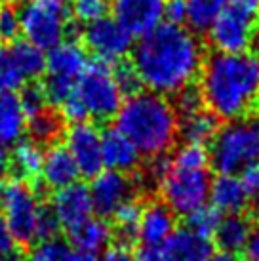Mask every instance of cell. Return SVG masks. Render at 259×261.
Instances as JSON below:
<instances>
[{
  "instance_id": "obj_1",
  "label": "cell",
  "mask_w": 259,
  "mask_h": 261,
  "mask_svg": "<svg viewBox=\"0 0 259 261\" xmlns=\"http://www.w3.org/2000/svg\"><path fill=\"white\" fill-rule=\"evenodd\" d=\"M204 59V44L185 25L160 23L132 48V65L141 86L160 95H175L191 86Z\"/></svg>"
},
{
  "instance_id": "obj_2",
  "label": "cell",
  "mask_w": 259,
  "mask_h": 261,
  "mask_svg": "<svg viewBox=\"0 0 259 261\" xmlns=\"http://www.w3.org/2000/svg\"><path fill=\"white\" fill-rule=\"evenodd\" d=\"M204 105L219 120L253 115L259 105V61L252 54H212L198 74Z\"/></svg>"
},
{
  "instance_id": "obj_3",
  "label": "cell",
  "mask_w": 259,
  "mask_h": 261,
  "mask_svg": "<svg viewBox=\"0 0 259 261\" xmlns=\"http://www.w3.org/2000/svg\"><path fill=\"white\" fill-rule=\"evenodd\" d=\"M115 128L145 156L168 154L179 138V118L166 95L136 92L122 101L115 115Z\"/></svg>"
},
{
  "instance_id": "obj_4",
  "label": "cell",
  "mask_w": 259,
  "mask_h": 261,
  "mask_svg": "<svg viewBox=\"0 0 259 261\" xmlns=\"http://www.w3.org/2000/svg\"><path fill=\"white\" fill-rule=\"evenodd\" d=\"M210 164L217 174H240L259 160V116L248 115L219 126L210 143Z\"/></svg>"
},
{
  "instance_id": "obj_5",
  "label": "cell",
  "mask_w": 259,
  "mask_h": 261,
  "mask_svg": "<svg viewBox=\"0 0 259 261\" xmlns=\"http://www.w3.org/2000/svg\"><path fill=\"white\" fill-rule=\"evenodd\" d=\"M21 35L42 51L71 37L74 27L71 0H25L19 8Z\"/></svg>"
},
{
  "instance_id": "obj_6",
  "label": "cell",
  "mask_w": 259,
  "mask_h": 261,
  "mask_svg": "<svg viewBox=\"0 0 259 261\" xmlns=\"http://www.w3.org/2000/svg\"><path fill=\"white\" fill-rule=\"evenodd\" d=\"M74 97L79 99L88 118L95 122H107L115 118L124 101V94L113 76V67L103 61H90L74 86Z\"/></svg>"
},
{
  "instance_id": "obj_7",
  "label": "cell",
  "mask_w": 259,
  "mask_h": 261,
  "mask_svg": "<svg viewBox=\"0 0 259 261\" xmlns=\"http://www.w3.org/2000/svg\"><path fill=\"white\" fill-rule=\"evenodd\" d=\"M88 63L90 59H88L86 48L71 38L48 50L42 88L50 105L61 107L65 99L71 97L76 80L84 73Z\"/></svg>"
},
{
  "instance_id": "obj_8",
  "label": "cell",
  "mask_w": 259,
  "mask_h": 261,
  "mask_svg": "<svg viewBox=\"0 0 259 261\" xmlns=\"http://www.w3.org/2000/svg\"><path fill=\"white\" fill-rule=\"evenodd\" d=\"M42 200L29 181L12 177L0 185V214L6 219L15 244L31 246L36 242V218Z\"/></svg>"
},
{
  "instance_id": "obj_9",
  "label": "cell",
  "mask_w": 259,
  "mask_h": 261,
  "mask_svg": "<svg viewBox=\"0 0 259 261\" xmlns=\"http://www.w3.org/2000/svg\"><path fill=\"white\" fill-rule=\"evenodd\" d=\"M210 183H212V177H210L208 168L187 170V168H175L170 164V170L162 177L157 191L162 196V202L175 216L187 218L191 212L208 204Z\"/></svg>"
},
{
  "instance_id": "obj_10",
  "label": "cell",
  "mask_w": 259,
  "mask_h": 261,
  "mask_svg": "<svg viewBox=\"0 0 259 261\" xmlns=\"http://www.w3.org/2000/svg\"><path fill=\"white\" fill-rule=\"evenodd\" d=\"M44 69L46 51L25 38L0 46V94H17L25 84L42 76Z\"/></svg>"
},
{
  "instance_id": "obj_11",
  "label": "cell",
  "mask_w": 259,
  "mask_h": 261,
  "mask_svg": "<svg viewBox=\"0 0 259 261\" xmlns=\"http://www.w3.org/2000/svg\"><path fill=\"white\" fill-rule=\"evenodd\" d=\"M82 46L97 61L113 65L126 59L134 48V37L116 21L113 15H103L90 21L82 29Z\"/></svg>"
},
{
  "instance_id": "obj_12",
  "label": "cell",
  "mask_w": 259,
  "mask_h": 261,
  "mask_svg": "<svg viewBox=\"0 0 259 261\" xmlns=\"http://www.w3.org/2000/svg\"><path fill=\"white\" fill-rule=\"evenodd\" d=\"M255 33V19L227 6L208 29V42L219 54H242L250 48Z\"/></svg>"
},
{
  "instance_id": "obj_13",
  "label": "cell",
  "mask_w": 259,
  "mask_h": 261,
  "mask_svg": "<svg viewBox=\"0 0 259 261\" xmlns=\"http://www.w3.org/2000/svg\"><path fill=\"white\" fill-rule=\"evenodd\" d=\"M65 147L71 152L80 175L92 179L103 170L101 132L94 122L82 120L71 124V128L65 132Z\"/></svg>"
},
{
  "instance_id": "obj_14",
  "label": "cell",
  "mask_w": 259,
  "mask_h": 261,
  "mask_svg": "<svg viewBox=\"0 0 259 261\" xmlns=\"http://www.w3.org/2000/svg\"><path fill=\"white\" fill-rule=\"evenodd\" d=\"M92 206L97 218L109 219L122 208L124 204L134 198V185L132 179L122 172L107 170L103 168L99 174L92 177V183L88 185Z\"/></svg>"
},
{
  "instance_id": "obj_15",
  "label": "cell",
  "mask_w": 259,
  "mask_h": 261,
  "mask_svg": "<svg viewBox=\"0 0 259 261\" xmlns=\"http://www.w3.org/2000/svg\"><path fill=\"white\" fill-rule=\"evenodd\" d=\"M166 0H111V14L132 37H143L164 21Z\"/></svg>"
},
{
  "instance_id": "obj_16",
  "label": "cell",
  "mask_w": 259,
  "mask_h": 261,
  "mask_svg": "<svg viewBox=\"0 0 259 261\" xmlns=\"http://www.w3.org/2000/svg\"><path fill=\"white\" fill-rule=\"evenodd\" d=\"M50 208L56 214L61 229H71L80 221L94 216L90 189L84 183H71L63 189L54 191L50 200Z\"/></svg>"
},
{
  "instance_id": "obj_17",
  "label": "cell",
  "mask_w": 259,
  "mask_h": 261,
  "mask_svg": "<svg viewBox=\"0 0 259 261\" xmlns=\"http://www.w3.org/2000/svg\"><path fill=\"white\" fill-rule=\"evenodd\" d=\"M175 214H173L162 200L141 206V216L137 225V242H141L143 248H154L159 250L164 240L175 231Z\"/></svg>"
},
{
  "instance_id": "obj_18",
  "label": "cell",
  "mask_w": 259,
  "mask_h": 261,
  "mask_svg": "<svg viewBox=\"0 0 259 261\" xmlns=\"http://www.w3.org/2000/svg\"><path fill=\"white\" fill-rule=\"evenodd\" d=\"M160 255L164 261H208L214 254V244L187 227L175 229L160 246Z\"/></svg>"
},
{
  "instance_id": "obj_19",
  "label": "cell",
  "mask_w": 259,
  "mask_h": 261,
  "mask_svg": "<svg viewBox=\"0 0 259 261\" xmlns=\"http://www.w3.org/2000/svg\"><path fill=\"white\" fill-rule=\"evenodd\" d=\"M101 152H103V168L107 170L130 174L141 164V152L116 128L101 132Z\"/></svg>"
},
{
  "instance_id": "obj_20",
  "label": "cell",
  "mask_w": 259,
  "mask_h": 261,
  "mask_svg": "<svg viewBox=\"0 0 259 261\" xmlns=\"http://www.w3.org/2000/svg\"><path fill=\"white\" fill-rule=\"evenodd\" d=\"M38 175L42 179L44 187L58 191V189H63L71 183L79 181L80 172L72 160L71 152L67 151V147L51 143L48 145V149H44L42 168H40Z\"/></svg>"
},
{
  "instance_id": "obj_21",
  "label": "cell",
  "mask_w": 259,
  "mask_h": 261,
  "mask_svg": "<svg viewBox=\"0 0 259 261\" xmlns=\"http://www.w3.org/2000/svg\"><path fill=\"white\" fill-rule=\"evenodd\" d=\"M67 232L69 244L74 248V252L82 254L95 255L113 244V227L107 223V219L97 216H90L79 225L67 229Z\"/></svg>"
},
{
  "instance_id": "obj_22",
  "label": "cell",
  "mask_w": 259,
  "mask_h": 261,
  "mask_svg": "<svg viewBox=\"0 0 259 261\" xmlns=\"http://www.w3.org/2000/svg\"><path fill=\"white\" fill-rule=\"evenodd\" d=\"M208 200L221 216L242 214L250 204V198L246 195L238 175L232 174H219L216 179H212Z\"/></svg>"
},
{
  "instance_id": "obj_23",
  "label": "cell",
  "mask_w": 259,
  "mask_h": 261,
  "mask_svg": "<svg viewBox=\"0 0 259 261\" xmlns=\"http://www.w3.org/2000/svg\"><path fill=\"white\" fill-rule=\"evenodd\" d=\"M27 134V115L17 94H0V147H14Z\"/></svg>"
},
{
  "instance_id": "obj_24",
  "label": "cell",
  "mask_w": 259,
  "mask_h": 261,
  "mask_svg": "<svg viewBox=\"0 0 259 261\" xmlns=\"http://www.w3.org/2000/svg\"><path fill=\"white\" fill-rule=\"evenodd\" d=\"M252 221L244 214H227L221 216L219 225L212 239L216 240V246L225 252L238 254L246 250V244L252 234Z\"/></svg>"
},
{
  "instance_id": "obj_25",
  "label": "cell",
  "mask_w": 259,
  "mask_h": 261,
  "mask_svg": "<svg viewBox=\"0 0 259 261\" xmlns=\"http://www.w3.org/2000/svg\"><path fill=\"white\" fill-rule=\"evenodd\" d=\"M217 130H219V118L214 113H210L206 107L198 113L179 118V136L185 143L206 147L212 143Z\"/></svg>"
},
{
  "instance_id": "obj_26",
  "label": "cell",
  "mask_w": 259,
  "mask_h": 261,
  "mask_svg": "<svg viewBox=\"0 0 259 261\" xmlns=\"http://www.w3.org/2000/svg\"><path fill=\"white\" fill-rule=\"evenodd\" d=\"M10 168L14 170L15 177L29 181L40 174L44 160V147L33 139H21L17 145L12 147V154H8Z\"/></svg>"
},
{
  "instance_id": "obj_27",
  "label": "cell",
  "mask_w": 259,
  "mask_h": 261,
  "mask_svg": "<svg viewBox=\"0 0 259 261\" xmlns=\"http://www.w3.org/2000/svg\"><path fill=\"white\" fill-rule=\"evenodd\" d=\"M229 6V0H185V23L193 33H208Z\"/></svg>"
},
{
  "instance_id": "obj_28",
  "label": "cell",
  "mask_w": 259,
  "mask_h": 261,
  "mask_svg": "<svg viewBox=\"0 0 259 261\" xmlns=\"http://www.w3.org/2000/svg\"><path fill=\"white\" fill-rule=\"evenodd\" d=\"M139 216H141V204L136 198H132L124 204L120 210L116 212L115 227H113V244L124 248H132V244L137 242V225H139Z\"/></svg>"
},
{
  "instance_id": "obj_29",
  "label": "cell",
  "mask_w": 259,
  "mask_h": 261,
  "mask_svg": "<svg viewBox=\"0 0 259 261\" xmlns=\"http://www.w3.org/2000/svg\"><path fill=\"white\" fill-rule=\"evenodd\" d=\"M63 116L48 107L46 111L27 118V134L40 145H51L63 134Z\"/></svg>"
},
{
  "instance_id": "obj_30",
  "label": "cell",
  "mask_w": 259,
  "mask_h": 261,
  "mask_svg": "<svg viewBox=\"0 0 259 261\" xmlns=\"http://www.w3.org/2000/svg\"><path fill=\"white\" fill-rule=\"evenodd\" d=\"M170 164L175 168H187V170H200L210 166V152L204 145L196 143H183L173 151Z\"/></svg>"
},
{
  "instance_id": "obj_31",
  "label": "cell",
  "mask_w": 259,
  "mask_h": 261,
  "mask_svg": "<svg viewBox=\"0 0 259 261\" xmlns=\"http://www.w3.org/2000/svg\"><path fill=\"white\" fill-rule=\"evenodd\" d=\"M219 219H221V214L212 204H204L187 216V229L204 239H212L219 225Z\"/></svg>"
},
{
  "instance_id": "obj_32",
  "label": "cell",
  "mask_w": 259,
  "mask_h": 261,
  "mask_svg": "<svg viewBox=\"0 0 259 261\" xmlns=\"http://www.w3.org/2000/svg\"><path fill=\"white\" fill-rule=\"evenodd\" d=\"M71 252V246L65 240H38L31 246L25 261H67Z\"/></svg>"
},
{
  "instance_id": "obj_33",
  "label": "cell",
  "mask_w": 259,
  "mask_h": 261,
  "mask_svg": "<svg viewBox=\"0 0 259 261\" xmlns=\"http://www.w3.org/2000/svg\"><path fill=\"white\" fill-rule=\"evenodd\" d=\"M17 95H19V101H21V107H23V111H25L27 118L38 115V113H42V111H46L50 107L48 97L44 94L42 84L29 82V84H25V86L19 90Z\"/></svg>"
},
{
  "instance_id": "obj_34",
  "label": "cell",
  "mask_w": 259,
  "mask_h": 261,
  "mask_svg": "<svg viewBox=\"0 0 259 261\" xmlns=\"http://www.w3.org/2000/svg\"><path fill=\"white\" fill-rule=\"evenodd\" d=\"M173 111H175V115L177 118H183V116H189L193 115V113H198L200 109H204L206 105H204V99H202V94L200 90L196 86H187L183 88L181 92L173 95Z\"/></svg>"
},
{
  "instance_id": "obj_35",
  "label": "cell",
  "mask_w": 259,
  "mask_h": 261,
  "mask_svg": "<svg viewBox=\"0 0 259 261\" xmlns=\"http://www.w3.org/2000/svg\"><path fill=\"white\" fill-rule=\"evenodd\" d=\"M113 76H115L116 84L120 88V92L124 94V97L136 94L141 90V82H139V76H137V71L134 69L132 61H116L113 63Z\"/></svg>"
},
{
  "instance_id": "obj_36",
  "label": "cell",
  "mask_w": 259,
  "mask_h": 261,
  "mask_svg": "<svg viewBox=\"0 0 259 261\" xmlns=\"http://www.w3.org/2000/svg\"><path fill=\"white\" fill-rule=\"evenodd\" d=\"M21 35V21L19 10L15 4H2L0 6V40H15Z\"/></svg>"
},
{
  "instance_id": "obj_37",
  "label": "cell",
  "mask_w": 259,
  "mask_h": 261,
  "mask_svg": "<svg viewBox=\"0 0 259 261\" xmlns=\"http://www.w3.org/2000/svg\"><path fill=\"white\" fill-rule=\"evenodd\" d=\"M109 2L107 0H76L72 8L74 19H79L82 25L90 21H95L103 15H107Z\"/></svg>"
},
{
  "instance_id": "obj_38",
  "label": "cell",
  "mask_w": 259,
  "mask_h": 261,
  "mask_svg": "<svg viewBox=\"0 0 259 261\" xmlns=\"http://www.w3.org/2000/svg\"><path fill=\"white\" fill-rule=\"evenodd\" d=\"M59 231H61V225H59L56 214L51 212L50 204H42L40 212H38V218H36V242L58 239Z\"/></svg>"
},
{
  "instance_id": "obj_39",
  "label": "cell",
  "mask_w": 259,
  "mask_h": 261,
  "mask_svg": "<svg viewBox=\"0 0 259 261\" xmlns=\"http://www.w3.org/2000/svg\"><path fill=\"white\" fill-rule=\"evenodd\" d=\"M238 179L244 187L246 195L250 198V202H257L259 204V160L253 162L250 166H246L240 174H238Z\"/></svg>"
},
{
  "instance_id": "obj_40",
  "label": "cell",
  "mask_w": 259,
  "mask_h": 261,
  "mask_svg": "<svg viewBox=\"0 0 259 261\" xmlns=\"http://www.w3.org/2000/svg\"><path fill=\"white\" fill-rule=\"evenodd\" d=\"M164 19L172 25L185 23V0H166L164 2Z\"/></svg>"
},
{
  "instance_id": "obj_41",
  "label": "cell",
  "mask_w": 259,
  "mask_h": 261,
  "mask_svg": "<svg viewBox=\"0 0 259 261\" xmlns=\"http://www.w3.org/2000/svg\"><path fill=\"white\" fill-rule=\"evenodd\" d=\"M15 246H17V244H15L14 234H12V231H10V227H8L4 216L0 214V254L14 252Z\"/></svg>"
},
{
  "instance_id": "obj_42",
  "label": "cell",
  "mask_w": 259,
  "mask_h": 261,
  "mask_svg": "<svg viewBox=\"0 0 259 261\" xmlns=\"http://www.w3.org/2000/svg\"><path fill=\"white\" fill-rule=\"evenodd\" d=\"M99 261H132V255H130L128 248L118 246V244H111V246H107L101 252Z\"/></svg>"
},
{
  "instance_id": "obj_43",
  "label": "cell",
  "mask_w": 259,
  "mask_h": 261,
  "mask_svg": "<svg viewBox=\"0 0 259 261\" xmlns=\"http://www.w3.org/2000/svg\"><path fill=\"white\" fill-rule=\"evenodd\" d=\"M229 6L242 12V14L250 15L253 19L259 17V0H229Z\"/></svg>"
},
{
  "instance_id": "obj_44",
  "label": "cell",
  "mask_w": 259,
  "mask_h": 261,
  "mask_svg": "<svg viewBox=\"0 0 259 261\" xmlns=\"http://www.w3.org/2000/svg\"><path fill=\"white\" fill-rule=\"evenodd\" d=\"M246 252L252 261H259V221L252 227V234L246 244Z\"/></svg>"
},
{
  "instance_id": "obj_45",
  "label": "cell",
  "mask_w": 259,
  "mask_h": 261,
  "mask_svg": "<svg viewBox=\"0 0 259 261\" xmlns=\"http://www.w3.org/2000/svg\"><path fill=\"white\" fill-rule=\"evenodd\" d=\"M132 261H164V259H162L159 250H154V248H141L136 254V257H132Z\"/></svg>"
},
{
  "instance_id": "obj_46",
  "label": "cell",
  "mask_w": 259,
  "mask_h": 261,
  "mask_svg": "<svg viewBox=\"0 0 259 261\" xmlns=\"http://www.w3.org/2000/svg\"><path fill=\"white\" fill-rule=\"evenodd\" d=\"M8 170H10V160H8V152L4 147H0V185L6 181Z\"/></svg>"
},
{
  "instance_id": "obj_47",
  "label": "cell",
  "mask_w": 259,
  "mask_h": 261,
  "mask_svg": "<svg viewBox=\"0 0 259 261\" xmlns=\"http://www.w3.org/2000/svg\"><path fill=\"white\" fill-rule=\"evenodd\" d=\"M208 261H238V255L232 254V252H225V250H219V252H214L210 255Z\"/></svg>"
},
{
  "instance_id": "obj_48",
  "label": "cell",
  "mask_w": 259,
  "mask_h": 261,
  "mask_svg": "<svg viewBox=\"0 0 259 261\" xmlns=\"http://www.w3.org/2000/svg\"><path fill=\"white\" fill-rule=\"evenodd\" d=\"M67 261H97L94 255L82 254V252H71V255L67 257Z\"/></svg>"
},
{
  "instance_id": "obj_49",
  "label": "cell",
  "mask_w": 259,
  "mask_h": 261,
  "mask_svg": "<svg viewBox=\"0 0 259 261\" xmlns=\"http://www.w3.org/2000/svg\"><path fill=\"white\" fill-rule=\"evenodd\" d=\"M250 48H252V56L259 61V29H255V33H253V38H252Z\"/></svg>"
},
{
  "instance_id": "obj_50",
  "label": "cell",
  "mask_w": 259,
  "mask_h": 261,
  "mask_svg": "<svg viewBox=\"0 0 259 261\" xmlns=\"http://www.w3.org/2000/svg\"><path fill=\"white\" fill-rule=\"evenodd\" d=\"M0 261H25V257L14 250V252H8V254H0Z\"/></svg>"
},
{
  "instance_id": "obj_51",
  "label": "cell",
  "mask_w": 259,
  "mask_h": 261,
  "mask_svg": "<svg viewBox=\"0 0 259 261\" xmlns=\"http://www.w3.org/2000/svg\"><path fill=\"white\" fill-rule=\"evenodd\" d=\"M4 4H19V2H25V0H2Z\"/></svg>"
},
{
  "instance_id": "obj_52",
  "label": "cell",
  "mask_w": 259,
  "mask_h": 261,
  "mask_svg": "<svg viewBox=\"0 0 259 261\" xmlns=\"http://www.w3.org/2000/svg\"><path fill=\"white\" fill-rule=\"evenodd\" d=\"M72 2H76V0H72Z\"/></svg>"
}]
</instances>
